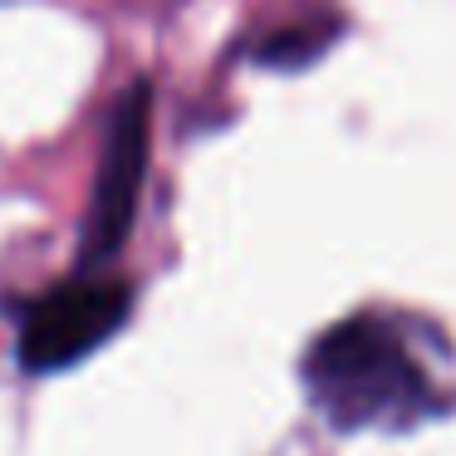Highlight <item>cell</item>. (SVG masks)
<instances>
[{
  "mask_svg": "<svg viewBox=\"0 0 456 456\" xmlns=\"http://www.w3.org/2000/svg\"><path fill=\"white\" fill-rule=\"evenodd\" d=\"M305 393L338 432H407L442 412L407 338L378 314L329 324L305 354Z\"/></svg>",
  "mask_w": 456,
  "mask_h": 456,
  "instance_id": "cell-1",
  "label": "cell"
},
{
  "mask_svg": "<svg viewBox=\"0 0 456 456\" xmlns=\"http://www.w3.org/2000/svg\"><path fill=\"white\" fill-rule=\"evenodd\" d=\"M133 309V285L113 275H74L25 309L20 324V368L25 373H60L109 344Z\"/></svg>",
  "mask_w": 456,
  "mask_h": 456,
  "instance_id": "cell-2",
  "label": "cell"
},
{
  "mask_svg": "<svg viewBox=\"0 0 456 456\" xmlns=\"http://www.w3.org/2000/svg\"><path fill=\"white\" fill-rule=\"evenodd\" d=\"M148 118H152V89L148 79H138L109 118L99 182H94L89 216H84L79 231V275H94L99 265H109L133 231L142 172H148Z\"/></svg>",
  "mask_w": 456,
  "mask_h": 456,
  "instance_id": "cell-3",
  "label": "cell"
},
{
  "mask_svg": "<svg viewBox=\"0 0 456 456\" xmlns=\"http://www.w3.org/2000/svg\"><path fill=\"white\" fill-rule=\"evenodd\" d=\"M329 25H319V30H285V35H270L265 45H260V54L256 60L260 64H305V60H314L319 50L329 45Z\"/></svg>",
  "mask_w": 456,
  "mask_h": 456,
  "instance_id": "cell-4",
  "label": "cell"
}]
</instances>
